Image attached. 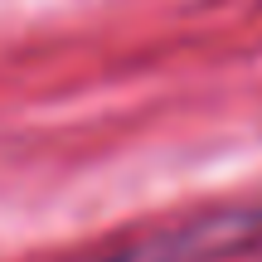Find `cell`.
Instances as JSON below:
<instances>
[{"label":"cell","instance_id":"obj_1","mask_svg":"<svg viewBox=\"0 0 262 262\" xmlns=\"http://www.w3.org/2000/svg\"><path fill=\"white\" fill-rule=\"evenodd\" d=\"M257 243H262V204H228V209H214V214L170 224L160 233L107 243L97 253L68 257V262H214V257H233Z\"/></svg>","mask_w":262,"mask_h":262}]
</instances>
